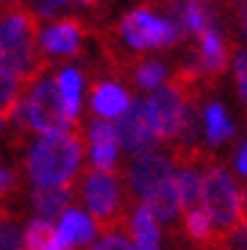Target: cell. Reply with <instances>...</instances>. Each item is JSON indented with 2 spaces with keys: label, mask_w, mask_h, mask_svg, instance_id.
Here are the masks:
<instances>
[{
  "label": "cell",
  "mask_w": 247,
  "mask_h": 250,
  "mask_svg": "<svg viewBox=\"0 0 247 250\" xmlns=\"http://www.w3.org/2000/svg\"><path fill=\"white\" fill-rule=\"evenodd\" d=\"M200 123H203V134L206 142L211 147H220L222 142H228L236 136V125L230 120L228 108L222 106L220 100H208L203 106V114H200Z\"/></svg>",
  "instance_id": "obj_15"
},
{
  "label": "cell",
  "mask_w": 247,
  "mask_h": 250,
  "mask_svg": "<svg viewBox=\"0 0 247 250\" xmlns=\"http://www.w3.org/2000/svg\"><path fill=\"white\" fill-rule=\"evenodd\" d=\"M0 250H25V242H22V233L17 228V220L3 206H0Z\"/></svg>",
  "instance_id": "obj_24"
},
{
  "label": "cell",
  "mask_w": 247,
  "mask_h": 250,
  "mask_svg": "<svg viewBox=\"0 0 247 250\" xmlns=\"http://www.w3.org/2000/svg\"><path fill=\"white\" fill-rule=\"evenodd\" d=\"M236 172L247 178V139H245V145H242L239 153H236Z\"/></svg>",
  "instance_id": "obj_28"
},
{
  "label": "cell",
  "mask_w": 247,
  "mask_h": 250,
  "mask_svg": "<svg viewBox=\"0 0 247 250\" xmlns=\"http://www.w3.org/2000/svg\"><path fill=\"white\" fill-rule=\"evenodd\" d=\"M0 67L17 75L22 83L36 81L42 70V59H39V28L34 14L11 9L0 17Z\"/></svg>",
  "instance_id": "obj_2"
},
{
  "label": "cell",
  "mask_w": 247,
  "mask_h": 250,
  "mask_svg": "<svg viewBox=\"0 0 247 250\" xmlns=\"http://www.w3.org/2000/svg\"><path fill=\"white\" fill-rule=\"evenodd\" d=\"M56 86H59V95L64 100V111L70 117V123H78L81 103H83V75H81V70H75V67L59 70Z\"/></svg>",
  "instance_id": "obj_17"
},
{
  "label": "cell",
  "mask_w": 247,
  "mask_h": 250,
  "mask_svg": "<svg viewBox=\"0 0 247 250\" xmlns=\"http://www.w3.org/2000/svg\"><path fill=\"white\" fill-rule=\"evenodd\" d=\"M203 208L211 217L220 242L228 239L242 223V189L220 164H211L203 175Z\"/></svg>",
  "instance_id": "obj_6"
},
{
  "label": "cell",
  "mask_w": 247,
  "mask_h": 250,
  "mask_svg": "<svg viewBox=\"0 0 247 250\" xmlns=\"http://www.w3.org/2000/svg\"><path fill=\"white\" fill-rule=\"evenodd\" d=\"M144 208L156 217V223H172L178 214H181V195H178V181H167L159 192H153L147 200H144Z\"/></svg>",
  "instance_id": "obj_18"
},
{
  "label": "cell",
  "mask_w": 247,
  "mask_h": 250,
  "mask_svg": "<svg viewBox=\"0 0 247 250\" xmlns=\"http://www.w3.org/2000/svg\"><path fill=\"white\" fill-rule=\"evenodd\" d=\"M81 195L86 200L89 217L103 231V236L120 231V225H123V184H120L117 172H86Z\"/></svg>",
  "instance_id": "obj_7"
},
{
  "label": "cell",
  "mask_w": 247,
  "mask_h": 250,
  "mask_svg": "<svg viewBox=\"0 0 247 250\" xmlns=\"http://www.w3.org/2000/svg\"><path fill=\"white\" fill-rule=\"evenodd\" d=\"M236 22H239V34L247 42V0H239L236 3Z\"/></svg>",
  "instance_id": "obj_27"
},
{
  "label": "cell",
  "mask_w": 247,
  "mask_h": 250,
  "mask_svg": "<svg viewBox=\"0 0 247 250\" xmlns=\"http://www.w3.org/2000/svg\"><path fill=\"white\" fill-rule=\"evenodd\" d=\"M230 72H233V83H236V95L242 106L247 108V47H239L233 59H230Z\"/></svg>",
  "instance_id": "obj_25"
},
{
  "label": "cell",
  "mask_w": 247,
  "mask_h": 250,
  "mask_svg": "<svg viewBox=\"0 0 247 250\" xmlns=\"http://www.w3.org/2000/svg\"><path fill=\"white\" fill-rule=\"evenodd\" d=\"M169 70L164 62H156V59H144L133 67V83L144 92H156L161 89L164 83H169Z\"/></svg>",
  "instance_id": "obj_23"
},
{
  "label": "cell",
  "mask_w": 247,
  "mask_h": 250,
  "mask_svg": "<svg viewBox=\"0 0 247 250\" xmlns=\"http://www.w3.org/2000/svg\"><path fill=\"white\" fill-rule=\"evenodd\" d=\"M72 187H36L31 192V206L39 214V220H53L70 211Z\"/></svg>",
  "instance_id": "obj_16"
},
{
  "label": "cell",
  "mask_w": 247,
  "mask_h": 250,
  "mask_svg": "<svg viewBox=\"0 0 247 250\" xmlns=\"http://www.w3.org/2000/svg\"><path fill=\"white\" fill-rule=\"evenodd\" d=\"M20 92H22V81L0 67V117H3V123L6 120H14V114H17L20 103L25 98Z\"/></svg>",
  "instance_id": "obj_22"
},
{
  "label": "cell",
  "mask_w": 247,
  "mask_h": 250,
  "mask_svg": "<svg viewBox=\"0 0 247 250\" xmlns=\"http://www.w3.org/2000/svg\"><path fill=\"white\" fill-rule=\"evenodd\" d=\"M89 103H92V111L97 114V120L117 123V120L131 108L133 98L123 83H117V81H100V83H95Z\"/></svg>",
  "instance_id": "obj_13"
},
{
  "label": "cell",
  "mask_w": 247,
  "mask_h": 250,
  "mask_svg": "<svg viewBox=\"0 0 247 250\" xmlns=\"http://www.w3.org/2000/svg\"><path fill=\"white\" fill-rule=\"evenodd\" d=\"M144 111L159 142H172V139H184L192 134V95H189V86H184L181 81L164 83L161 89L150 92L144 98Z\"/></svg>",
  "instance_id": "obj_3"
},
{
  "label": "cell",
  "mask_w": 247,
  "mask_h": 250,
  "mask_svg": "<svg viewBox=\"0 0 247 250\" xmlns=\"http://www.w3.org/2000/svg\"><path fill=\"white\" fill-rule=\"evenodd\" d=\"M83 42V28L75 20H59L39 31V50L47 56H75Z\"/></svg>",
  "instance_id": "obj_12"
},
{
  "label": "cell",
  "mask_w": 247,
  "mask_h": 250,
  "mask_svg": "<svg viewBox=\"0 0 247 250\" xmlns=\"http://www.w3.org/2000/svg\"><path fill=\"white\" fill-rule=\"evenodd\" d=\"M175 178V167H172V161L167 156H161V153H144V156H136L131 164V172H128V181H131V189L133 195L139 197L142 203L153 195V192H159L167 181Z\"/></svg>",
  "instance_id": "obj_9"
},
{
  "label": "cell",
  "mask_w": 247,
  "mask_h": 250,
  "mask_svg": "<svg viewBox=\"0 0 247 250\" xmlns=\"http://www.w3.org/2000/svg\"><path fill=\"white\" fill-rule=\"evenodd\" d=\"M0 128H3V117H0Z\"/></svg>",
  "instance_id": "obj_30"
},
{
  "label": "cell",
  "mask_w": 247,
  "mask_h": 250,
  "mask_svg": "<svg viewBox=\"0 0 247 250\" xmlns=\"http://www.w3.org/2000/svg\"><path fill=\"white\" fill-rule=\"evenodd\" d=\"M14 120L22 128L36 131L39 136L75 128V123H70V117L64 111V100L59 95L56 78H36L31 83V89L25 92V98L20 103Z\"/></svg>",
  "instance_id": "obj_4"
},
{
  "label": "cell",
  "mask_w": 247,
  "mask_h": 250,
  "mask_svg": "<svg viewBox=\"0 0 247 250\" xmlns=\"http://www.w3.org/2000/svg\"><path fill=\"white\" fill-rule=\"evenodd\" d=\"M95 233H97V225H95V220H92L86 211H81V208H70V211H64V214H62L59 236L64 239V245H67L70 250H78V248L92 245Z\"/></svg>",
  "instance_id": "obj_14"
},
{
  "label": "cell",
  "mask_w": 247,
  "mask_h": 250,
  "mask_svg": "<svg viewBox=\"0 0 247 250\" xmlns=\"http://www.w3.org/2000/svg\"><path fill=\"white\" fill-rule=\"evenodd\" d=\"M169 17L181 28L184 39H197L211 25H220L217 20V6L211 0H172Z\"/></svg>",
  "instance_id": "obj_10"
},
{
  "label": "cell",
  "mask_w": 247,
  "mask_h": 250,
  "mask_svg": "<svg viewBox=\"0 0 247 250\" xmlns=\"http://www.w3.org/2000/svg\"><path fill=\"white\" fill-rule=\"evenodd\" d=\"M83 159V136L70 128L39 136L25 159V172L36 187H72Z\"/></svg>",
  "instance_id": "obj_1"
},
{
  "label": "cell",
  "mask_w": 247,
  "mask_h": 250,
  "mask_svg": "<svg viewBox=\"0 0 247 250\" xmlns=\"http://www.w3.org/2000/svg\"><path fill=\"white\" fill-rule=\"evenodd\" d=\"M114 128L120 147L128 150L133 159L144 156V153H153L156 145H159V139L150 128V120H147V111H144V100H133L131 108L114 123Z\"/></svg>",
  "instance_id": "obj_8"
},
{
  "label": "cell",
  "mask_w": 247,
  "mask_h": 250,
  "mask_svg": "<svg viewBox=\"0 0 247 250\" xmlns=\"http://www.w3.org/2000/svg\"><path fill=\"white\" fill-rule=\"evenodd\" d=\"M184 231L194 248H214L220 242L217 239V228H214L211 217H208V211H206L203 206L184 214Z\"/></svg>",
  "instance_id": "obj_21"
},
{
  "label": "cell",
  "mask_w": 247,
  "mask_h": 250,
  "mask_svg": "<svg viewBox=\"0 0 247 250\" xmlns=\"http://www.w3.org/2000/svg\"><path fill=\"white\" fill-rule=\"evenodd\" d=\"M78 3H83V6H95L97 0H78Z\"/></svg>",
  "instance_id": "obj_29"
},
{
  "label": "cell",
  "mask_w": 247,
  "mask_h": 250,
  "mask_svg": "<svg viewBox=\"0 0 247 250\" xmlns=\"http://www.w3.org/2000/svg\"><path fill=\"white\" fill-rule=\"evenodd\" d=\"M86 142H89V159L92 167L100 172H114L117 167V153H120V139H117V128L114 123L106 120H95L86 131Z\"/></svg>",
  "instance_id": "obj_11"
},
{
  "label": "cell",
  "mask_w": 247,
  "mask_h": 250,
  "mask_svg": "<svg viewBox=\"0 0 247 250\" xmlns=\"http://www.w3.org/2000/svg\"><path fill=\"white\" fill-rule=\"evenodd\" d=\"M89 250H136V248L123 231H114V233H106L100 242H95Z\"/></svg>",
  "instance_id": "obj_26"
},
{
  "label": "cell",
  "mask_w": 247,
  "mask_h": 250,
  "mask_svg": "<svg viewBox=\"0 0 247 250\" xmlns=\"http://www.w3.org/2000/svg\"><path fill=\"white\" fill-rule=\"evenodd\" d=\"M25 250H70L50 220H31L22 231Z\"/></svg>",
  "instance_id": "obj_20"
},
{
  "label": "cell",
  "mask_w": 247,
  "mask_h": 250,
  "mask_svg": "<svg viewBox=\"0 0 247 250\" xmlns=\"http://www.w3.org/2000/svg\"><path fill=\"white\" fill-rule=\"evenodd\" d=\"M120 36L123 42L136 53H150V50H169L175 47L184 34L175 25V20L169 14L147 9V6H136L120 20Z\"/></svg>",
  "instance_id": "obj_5"
},
{
  "label": "cell",
  "mask_w": 247,
  "mask_h": 250,
  "mask_svg": "<svg viewBox=\"0 0 247 250\" xmlns=\"http://www.w3.org/2000/svg\"><path fill=\"white\" fill-rule=\"evenodd\" d=\"M178 195H181V211H194L203 206V175L197 172L194 164H181L175 170Z\"/></svg>",
  "instance_id": "obj_19"
}]
</instances>
